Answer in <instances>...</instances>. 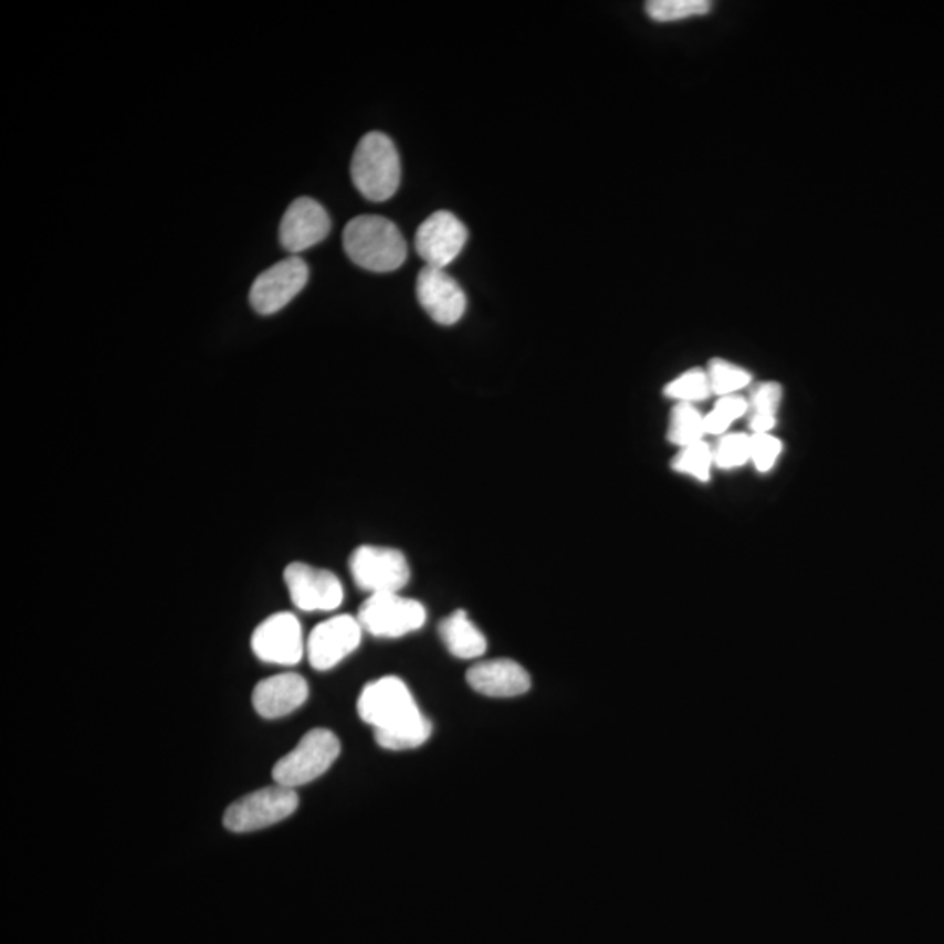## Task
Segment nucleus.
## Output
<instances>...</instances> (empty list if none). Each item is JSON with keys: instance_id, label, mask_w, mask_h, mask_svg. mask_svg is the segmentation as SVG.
Returning <instances> with one entry per match:
<instances>
[{"instance_id": "nucleus-3", "label": "nucleus", "mask_w": 944, "mask_h": 944, "mask_svg": "<svg viewBox=\"0 0 944 944\" xmlns=\"http://www.w3.org/2000/svg\"><path fill=\"white\" fill-rule=\"evenodd\" d=\"M350 174L366 200H390L401 185V159L390 137L381 132L364 135L352 156Z\"/></svg>"}, {"instance_id": "nucleus-19", "label": "nucleus", "mask_w": 944, "mask_h": 944, "mask_svg": "<svg viewBox=\"0 0 944 944\" xmlns=\"http://www.w3.org/2000/svg\"><path fill=\"white\" fill-rule=\"evenodd\" d=\"M705 431V415L700 413L694 405L678 402L670 415V443L684 448L688 444L702 441Z\"/></svg>"}, {"instance_id": "nucleus-20", "label": "nucleus", "mask_w": 944, "mask_h": 944, "mask_svg": "<svg viewBox=\"0 0 944 944\" xmlns=\"http://www.w3.org/2000/svg\"><path fill=\"white\" fill-rule=\"evenodd\" d=\"M705 371L711 381L712 394L715 396H736L738 390L745 389L753 381L747 369L723 359H712Z\"/></svg>"}, {"instance_id": "nucleus-2", "label": "nucleus", "mask_w": 944, "mask_h": 944, "mask_svg": "<svg viewBox=\"0 0 944 944\" xmlns=\"http://www.w3.org/2000/svg\"><path fill=\"white\" fill-rule=\"evenodd\" d=\"M343 249L352 263L375 273H389L401 268L408 245L399 228L381 216H359L343 231Z\"/></svg>"}, {"instance_id": "nucleus-7", "label": "nucleus", "mask_w": 944, "mask_h": 944, "mask_svg": "<svg viewBox=\"0 0 944 944\" xmlns=\"http://www.w3.org/2000/svg\"><path fill=\"white\" fill-rule=\"evenodd\" d=\"M348 565L356 585L369 595L399 594L410 581V564L399 549L360 546Z\"/></svg>"}, {"instance_id": "nucleus-15", "label": "nucleus", "mask_w": 944, "mask_h": 944, "mask_svg": "<svg viewBox=\"0 0 944 944\" xmlns=\"http://www.w3.org/2000/svg\"><path fill=\"white\" fill-rule=\"evenodd\" d=\"M308 699V684L297 673H279L258 682L252 693L254 711L264 719L293 714Z\"/></svg>"}, {"instance_id": "nucleus-9", "label": "nucleus", "mask_w": 944, "mask_h": 944, "mask_svg": "<svg viewBox=\"0 0 944 944\" xmlns=\"http://www.w3.org/2000/svg\"><path fill=\"white\" fill-rule=\"evenodd\" d=\"M284 581L294 606L305 612H329L343 604L345 591L335 574L294 562L284 570Z\"/></svg>"}, {"instance_id": "nucleus-8", "label": "nucleus", "mask_w": 944, "mask_h": 944, "mask_svg": "<svg viewBox=\"0 0 944 944\" xmlns=\"http://www.w3.org/2000/svg\"><path fill=\"white\" fill-rule=\"evenodd\" d=\"M308 264L300 255H289L268 268L252 284L249 302L255 314L273 315L293 302L308 282Z\"/></svg>"}, {"instance_id": "nucleus-22", "label": "nucleus", "mask_w": 944, "mask_h": 944, "mask_svg": "<svg viewBox=\"0 0 944 944\" xmlns=\"http://www.w3.org/2000/svg\"><path fill=\"white\" fill-rule=\"evenodd\" d=\"M709 0H651L646 4L649 18L660 23L684 20V18L703 17L711 13Z\"/></svg>"}, {"instance_id": "nucleus-23", "label": "nucleus", "mask_w": 944, "mask_h": 944, "mask_svg": "<svg viewBox=\"0 0 944 944\" xmlns=\"http://www.w3.org/2000/svg\"><path fill=\"white\" fill-rule=\"evenodd\" d=\"M711 394V381L706 377L705 369H690V371L682 373L681 377L675 378L664 387V396L675 399L678 402H688V405L703 401Z\"/></svg>"}, {"instance_id": "nucleus-4", "label": "nucleus", "mask_w": 944, "mask_h": 944, "mask_svg": "<svg viewBox=\"0 0 944 944\" xmlns=\"http://www.w3.org/2000/svg\"><path fill=\"white\" fill-rule=\"evenodd\" d=\"M339 753L342 745L335 733L324 727L312 730L291 753L276 761L272 772L273 780L289 789L306 786L329 772Z\"/></svg>"}, {"instance_id": "nucleus-17", "label": "nucleus", "mask_w": 944, "mask_h": 944, "mask_svg": "<svg viewBox=\"0 0 944 944\" xmlns=\"http://www.w3.org/2000/svg\"><path fill=\"white\" fill-rule=\"evenodd\" d=\"M439 633L448 651L460 660H476L483 657L489 648L486 637L472 623L464 610H455L443 619L439 625Z\"/></svg>"}, {"instance_id": "nucleus-6", "label": "nucleus", "mask_w": 944, "mask_h": 944, "mask_svg": "<svg viewBox=\"0 0 944 944\" xmlns=\"http://www.w3.org/2000/svg\"><path fill=\"white\" fill-rule=\"evenodd\" d=\"M357 619L373 637L399 639L426 625L427 610L422 604L399 594L369 595Z\"/></svg>"}, {"instance_id": "nucleus-11", "label": "nucleus", "mask_w": 944, "mask_h": 944, "mask_svg": "<svg viewBox=\"0 0 944 944\" xmlns=\"http://www.w3.org/2000/svg\"><path fill=\"white\" fill-rule=\"evenodd\" d=\"M363 627L354 616L339 615L314 628L306 640V657L315 670L335 669L356 651L363 640Z\"/></svg>"}, {"instance_id": "nucleus-13", "label": "nucleus", "mask_w": 944, "mask_h": 944, "mask_svg": "<svg viewBox=\"0 0 944 944\" xmlns=\"http://www.w3.org/2000/svg\"><path fill=\"white\" fill-rule=\"evenodd\" d=\"M331 218L314 198L294 200L282 218L279 240L289 254L297 255L327 239Z\"/></svg>"}, {"instance_id": "nucleus-25", "label": "nucleus", "mask_w": 944, "mask_h": 944, "mask_svg": "<svg viewBox=\"0 0 944 944\" xmlns=\"http://www.w3.org/2000/svg\"><path fill=\"white\" fill-rule=\"evenodd\" d=\"M751 460V436H721L714 447V464L723 469H735Z\"/></svg>"}, {"instance_id": "nucleus-10", "label": "nucleus", "mask_w": 944, "mask_h": 944, "mask_svg": "<svg viewBox=\"0 0 944 944\" xmlns=\"http://www.w3.org/2000/svg\"><path fill=\"white\" fill-rule=\"evenodd\" d=\"M252 651L264 663L293 667L306 654V640L300 619L279 612L258 625L251 639Z\"/></svg>"}, {"instance_id": "nucleus-16", "label": "nucleus", "mask_w": 944, "mask_h": 944, "mask_svg": "<svg viewBox=\"0 0 944 944\" xmlns=\"http://www.w3.org/2000/svg\"><path fill=\"white\" fill-rule=\"evenodd\" d=\"M468 682L476 693L492 699H513L531 690V675L513 660L483 661L468 672Z\"/></svg>"}, {"instance_id": "nucleus-14", "label": "nucleus", "mask_w": 944, "mask_h": 944, "mask_svg": "<svg viewBox=\"0 0 944 944\" xmlns=\"http://www.w3.org/2000/svg\"><path fill=\"white\" fill-rule=\"evenodd\" d=\"M417 297L427 315L441 326H453L468 308L464 291L441 268H423L417 279Z\"/></svg>"}, {"instance_id": "nucleus-12", "label": "nucleus", "mask_w": 944, "mask_h": 944, "mask_svg": "<svg viewBox=\"0 0 944 944\" xmlns=\"http://www.w3.org/2000/svg\"><path fill=\"white\" fill-rule=\"evenodd\" d=\"M468 228L457 216L447 210L432 213L418 228L415 237L417 254L426 266L444 268L457 260L468 242Z\"/></svg>"}, {"instance_id": "nucleus-24", "label": "nucleus", "mask_w": 944, "mask_h": 944, "mask_svg": "<svg viewBox=\"0 0 944 944\" xmlns=\"http://www.w3.org/2000/svg\"><path fill=\"white\" fill-rule=\"evenodd\" d=\"M748 411V401L744 397L727 396L721 397L715 402L714 410L705 415V431L706 434L724 436L727 429L744 417Z\"/></svg>"}, {"instance_id": "nucleus-18", "label": "nucleus", "mask_w": 944, "mask_h": 944, "mask_svg": "<svg viewBox=\"0 0 944 944\" xmlns=\"http://www.w3.org/2000/svg\"><path fill=\"white\" fill-rule=\"evenodd\" d=\"M782 385L777 381H761L754 387L748 397V411H751V429L753 434H772V429L777 426V413L780 408Z\"/></svg>"}, {"instance_id": "nucleus-21", "label": "nucleus", "mask_w": 944, "mask_h": 944, "mask_svg": "<svg viewBox=\"0 0 944 944\" xmlns=\"http://www.w3.org/2000/svg\"><path fill=\"white\" fill-rule=\"evenodd\" d=\"M712 464H714V448L702 439L699 443L681 448V452L673 459L672 468L694 480L709 481Z\"/></svg>"}, {"instance_id": "nucleus-5", "label": "nucleus", "mask_w": 944, "mask_h": 944, "mask_svg": "<svg viewBox=\"0 0 944 944\" xmlns=\"http://www.w3.org/2000/svg\"><path fill=\"white\" fill-rule=\"evenodd\" d=\"M297 807H300V798L296 789L276 784L237 799L224 811L222 824L228 831L237 835L261 831L287 819L297 810Z\"/></svg>"}, {"instance_id": "nucleus-26", "label": "nucleus", "mask_w": 944, "mask_h": 944, "mask_svg": "<svg viewBox=\"0 0 944 944\" xmlns=\"http://www.w3.org/2000/svg\"><path fill=\"white\" fill-rule=\"evenodd\" d=\"M782 452L780 439L772 434L751 436V460L756 464L757 471L768 472L777 462Z\"/></svg>"}, {"instance_id": "nucleus-1", "label": "nucleus", "mask_w": 944, "mask_h": 944, "mask_svg": "<svg viewBox=\"0 0 944 944\" xmlns=\"http://www.w3.org/2000/svg\"><path fill=\"white\" fill-rule=\"evenodd\" d=\"M357 712L373 727L377 744L387 751H411L431 738V721L399 678L390 675L369 682L360 693Z\"/></svg>"}]
</instances>
